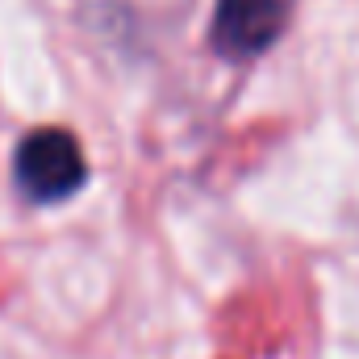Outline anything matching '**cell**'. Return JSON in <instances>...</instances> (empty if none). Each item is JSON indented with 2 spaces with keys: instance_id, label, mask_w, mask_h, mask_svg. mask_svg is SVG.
Returning a JSON list of instances; mask_svg holds the SVG:
<instances>
[{
  "instance_id": "cell-1",
  "label": "cell",
  "mask_w": 359,
  "mask_h": 359,
  "mask_svg": "<svg viewBox=\"0 0 359 359\" xmlns=\"http://www.w3.org/2000/svg\"><path fill=\"white\" fill-rule=\"evenodd\" d=\"M13 176L21 184V192L34 201H63V196L84 188L88 163H84L80 142L67 130L46 126V130H34L21 138L17 159H13Z\"/></svg>"
},
{
  "instance_id": "cell-2",
  "label": "cell",
  "mask_w": 359,
  "mask_h": 359,
  "mask_svg": "<svg viewBox=\"0 0 359 359\" xmlns=\"http://www.w3.org/2000/svg\"><path fill=\"white\" fill-rule=\"evenodd\" d=\"M297 0H217L213 46L230 59H251L284 34Z\"/></svg>"
}]
</instances>
